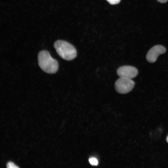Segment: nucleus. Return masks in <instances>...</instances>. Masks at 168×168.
Segmentation results:
<instances>
[{
	"label": "nucleus",
	"mask_w": 168,
	"mask_h": 168,
	"mask_svg": "<svg viewBox=\"0 0 168 168\" xmlns=\"http://www.w3.org/2000/svg\"><path fill=\"white\" fill-rule=\"evenodd\" d=\"M38 64L44 72L49 74L56 73L58 68L57 61L52 58L49 52L46 50L40 51L38 57Z\"/></svg>",
	"instance_id": "nucleus-1"
},
{
	"label": "nucleus",
	"mask_w": 168,
	"mask_h": 168,
	"mask_svg": "<svg viewBox=\"0 0 168 168\" xmlns=\"http://www.w3.org/2000/svg\"><path fill=\"white\" fill-rule=\"evenodd\" d=\"M54 47L58 55L64 60H71L77 56V52L75 48L65 41L59 40L56 41Z\"/></svg>",
	"instance_id": "nucleus-2"
},
{
	"label": "nucleus",
	"mask_w": 168,
	"mask_h": 168,
	"mask_svg": "<svg viewBox=\"0 0 168 168\" xmlns=\"http://www.w3.org/2000/svg\"><path fill=\"white\" fill-rule=\"evenodd\" d=\"M135 85V82L131 79L120 77L115 82V88L119 93L125 94L130 91Z\"/></svg>",
	"instance_id": "nucleus-3"
},
{
	"label": "nucleus",
	"mask_w": 168,
	"mask_h": 168,
	"mask_svg": "<svg viewBox=\"0 0 168 168\" xmlns=\"http://www.w3.org/2000/svg\"><path fill=\"white\" fill-rule=\"evenodd\" d=\"M117 73L120 77L132 79L137 75L138 71L134 67L125 65L119 67L117 70Z\"/></svg>",
	"instance_id": "nucleus-4"
},
{
	"label": "nucleus",
	"mask_w": 168,
	"mask_h": 168,
	"mask_svg": "<svg viewBox=\"0 0 168 168\" xmlns=\"http://www.w3.org/2000/svg\"><path fill=\"white\" fill-rule=\"evenodd\" d=\"M166 48L161 45H157L152 47L148 52L146 55V59L150 63L155 62L158 57L160 54L165 53Z\"/></svg>",
	"instance_id": "nucleus-5"
},
{
	"label": "nucleus",
	"mask_w": 168,
	"mask_h": 168,
	"mask_svg": "<svg viewBox=\"0 0 168 168\" xmlns=\"http://www.w3.org/2000/svg\"><path fill=\"white\" fill-rule=\"evenodd\" d=\"M90 163L92 165L96 166L98 164V161L97 159L95 158H91L89 159Z\"/></svg>",
	"instance_id": "nucleus-6"
},
{
	"label": "nucleus",
	"mask_w": 168,
	"mask_h": 168,
	"mask_svg": "<svg viewBox=\"0 0 168 168\" xmlns=\"http://www.w3.org/2000/svg\"><path fill=\"white\" fill-rule=\"evenodd\" d=\"M7 167L8 168H17L19 167L16 165L12 161L8 162L7 165Z\"/></svg>",
	"instance_id": "nucleus-7"
},
{
	"label": "nucleus",
	"mask_w": 168,
	"mask_h": 168,
	"mask_svg": "<svg viewBox=\"0 0 168 168\" xmlns=\"http://www.w3.org/2000/svg\"><path fill=\"white\" fill-rule=\"evenodd\" d=\"M110 4H116L119 3L120 0H106Z\"/></svg>",
	"instance_id": "nucleus-8"
},
{
	"label": "nucleus",
	"mask_w": 168,
	"mask_h": 168,
	"mask_svg": "<svg viewBox=\"0 0 168 168\" xmlns=\"http://www.w3.org/2000/svg\"><path fill=\"white\" fill-rule=\"evenodd\" d=\"M158 2L161 3H164L167 2L168 0H157Z\"/></svg>",
	"instance_id": "nucleus-9"
},
{
	"label": "nucleus",
	"mask_w": 168,
	"mask_h": 168,
	"mask_svg": "<svg viewBox=\"0 0 168 168\" xmlns=\"http://www.w3.org/2000/svg\"><path fill=\"white\" fill-rule=\"evenodd\" d=\"M166 142L168 143V135L166 138Z\"/></svg>",
	"instance_id": "nucleus-10"
}]
</instances>
